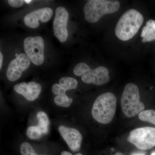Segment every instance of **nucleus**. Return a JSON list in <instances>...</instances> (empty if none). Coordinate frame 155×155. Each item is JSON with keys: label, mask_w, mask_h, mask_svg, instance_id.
Listing matches in <instances>:
<instances>
[{"label": "nucleus", "mask_w": 155, "mask_h": 155, "mask_svg": "<svg viewBox=\"0 0 155 155\" xmlns=\"http://www.w3.org/2000/svg\"><path fill=\"white\" fill-rule=\"evenodd\" d=\"M143 16L135 9H131L121 16L115 28V34L119 39L127 41L138 32L143 22Z\"/></svg>", "instance_id": "obj_1"}, {"label": "nucleus", "mask_w": 155, "mask_h": 155, "mask_svg": "<svg viewBox=\"0 0 155 155\" xmlns=\"http://www.w3.org/2000/svg\"><path fill=\"white\" fill-rule=\"evenodd\" d=\"M116 104L117 99L112 93L106 92L100 95L92 107V116L99 123L109 124L115 116Z\"/></svg>", "instance_id": "obj_2"}, {"label": "nucleus", "mask_w": 155, "mask_h": 155, "mask_svg": "<svg viewBox=\"0 0 155 155\" xmlns=\"http://www.w3.org/2000/svg\"><path fill=\"white\" fill-rule=\"evenodd\" d=\"M119 8L120 3L118 1L90 0L84 8V18L87 22L95 23L106 14L116 13Z\"/></svg>", "instance_id": "obj_3"}, {"label": "nucleus", "mask_w": 155, "mask_h": 155, "mask_svg": "<svg viewBox=\"0 0 155 155\" xmlns=\"http://www.w3.org/2000/svg\"><path fill=\"white\" fill-rule=\"evenodd\" d=\"M121 108L125 116L131 118L144 110L145 105L140 101L139 90L136 84H126L121 97Z\"/></svg>", "instance_id": "obj_4"}, {"label": "nucleus", "mask_w": 155, "mask_h": 155, "mask_svg": "<svg viewBox=\"0 0 155 155\" xmlns=\"http://www.w3.org/2000/svg\"><path fill=\"white\" fill-rule=\"evenodd\" d=\"M127 140L139 149L148 150L155 146V127H144L131 130Z\"/></svg>", "instance_id": "obj_5"}, {"label": "nucleus", "mask_w": 155, "mask_h": 155, "mask_svg": "<svg viewBox=\"0 0 155 155\" xmlns=\"http://www.w3.org/2000/svg\"><path fill=\"white\" fill-rule=\"evenodd\" d=\"M44 41L41 37H28L24 40L25 54L35 65L40 66L44 63Z\"/></svg>", "instance_id": "obj_6"}, {"label": "nucleus", "mask_w": 155, "mask_h": 155, "mask_svg": "<svg viewBox=\"0 0 155 155\" xmlns=\"http://www.w3.org/2000/svg\"><path fill=\"white\" fill-rule=\"evenodd\" d=\"M16 58L10 62L7 69V77L11 81H16L22 76L30 65V60L27 55L23 53L15 54Z\"/></svg>", "instance_id": "obj_7"}, {"label": "nucleus", "mask_w": 155, "mask_h": 155, "mask_svg": "<svg viewBox=\"0 0 155 155\" xmlns=\"http://www.w3.org/2000/svg\"><path fill=\"white\" fill-rule=\"evenodd\" d=\"M68 18L69 14L65 8L59 7L56 9L53 29L55 36L62 43L66 41L68 38L67 24Z\"/></svg>", "instance_id": "obj_8"}, {"label": "nucleus", "mask_w": 155, "mask_h": 155, "mask_svg": "<svg viewBox=\"0 0 155 155\" xmlns=\"http://www.w3.org/2000/svg\"><path fill=\"white\" fill-rule=\"evenodd\" d=\"M53 10L51 8H44L37 9L28 13L24 17V22L29 28H35L39 25V21L46 22L51 18Z\"/></svg>", "instance_id": "obj_9"}, {"label": "nucleus", "mask_w": 155, "mask_h": 155, "mask_svg": "<svg viewBox=\"0 0 155 155\" xmlns=\"http://www.w3.org/2000/svg\"><path fill=\"white\" fill-rule=\"evenodd\" d=\"M59 132L64 140L72 151L80 150L82 140V136L77 129L61 125L58 127Z\"/></svg>", "instance_id": "obj_10"}, {"label": "nucleus", "mask_w": 155, "mask_h": 155, "mask_svg": "<svg viewBox=\"0 0 155 155\" xmlns=\"http://www.w3.org/2000/svg\"><path fill=\"white\" fill-rule=\"evenodd\" d=\"M81 80L85 83L103 85L110 80L109 70L104 67H97L82 75Z\"/></svg>", "instance_id": "obj_11"}, {"label": "nucleus", "mask_w": 155, "mask_h": 155, "mask_svg": "<svg viewBox=\"0 0 155 155\" xmlns=\"http://www.w3.org/2000/svg\"><path fill=\"white\" fill-rule=\"evenodd\" d=\"M14 89L16 92L30 101H33L38 97L42 89L41 85L35 81H30L28 84L24 82L17 84Z\"/></svg>", "instance_id": "obj_12"}, {"label": "nucleus", "mask_w": 155, "mask_h": 155, "mask_svg": "<svg viewBox=\"0 0 155 155\" xmlns=\"http://www.w3.org/2000/svg\"><path fill=\"white\" fill-rule=\"evenodd\" d=\"M78 81L72 77L61 78L59 81V84H55L52 87V91L56 95L66 94L67 91L75 89L77 87Z\"/></svg>", "instance_id": "obj_13"}, {"label": "nucleus", "mask_w": 155, "mask_h": 155, "mask_svg": "<svg viewBox=\"0 0 155 155\" xmlns=\"http://www.w3.org/2000/svg\"><path fill=\"white\" fill-rule=\"evenodd\" d=\"M37 118L38 121L37 126L41 130L43 134H47L48 132L50 125L49 119L47 115L45 112L40 111L37 114Z\"/></svg>", "instance_id": "obj_14"}, {"label": "nucleus", "mask_w": 155, "mask_h": 155, "mask_svg": "<svg viewBox=\"0 0 155 155\" xmlns=\"http://www.w3.org/2000/svg\"><path fill=\"white\" fill-rule=\"evenodd\" d=\"M138 118L141 121L149 122L155 125V110H144L138 114Z\"/></svg>", "instance_id": "obj_15"}, {"label": "nucleus", "mask_w": 155, "mask_h": 155, "mask_svg": "<svg viewBox=\"0 0 155 155\" xmlns=\"http://www.w3.org/2000/svg\"><path fill=\"white\" fill-rule=\"evenodd\" d=\"M141 37L143 38L142 41L143 43L154 41L155 30L145 25L142 30Z\"/></svg>", "instance_id": "obj_16"}, {"label": "nucleus", "mask_w": 155, "mask_h": 155, "mask_svg": "<svg viewBox=\"0 0 155 155\" xmlns=\"http://www.w3.org/2000/svg\"><path fill=\"white\" fill-rule=\"evenodd\" d=\"M72 98H69L67 94L57 95L54 98V102L56 105L64 107H68L72 102Z\"/></svg>", "instance_id": "obj_17"}, {"label": "nucleus", "mask_w": 155, "mask_h": 155, "mask_svg": "<svg viewBox=\"0 0 155 155\" xmlns=\"http://www.w3.org/2000/svg\"><path fill=\"white\" fill-rule=\"evenodd\" d=\"M26 134L28 138L32 140L38 139L43 134L38 126H30L27 128Z\"/></svg>", "instance_id": "obj_18"}, {"label": "nucleus", "mask_w": 155, "mask_h": 155, "mask_svg": "<svg viewBox=\"0 0 155 155\" xmlns=\"http://www.w3.org/2000/svg\"><path fill=\"white\" fill-rule=\"evenodd\" d=\"M91 69L90 67L85 63H79L74 67L73 72L76 76H81L89 72Z\"/></svg>", "instance_id": "obj_19"}, {"label": "nucleus", "mask_w": 155, "mask_h": 155, "mask_svg": "<svg viewBox=\"0 0 155 155\" xmlns=\"http://www.w3.org/2000/svg\"><path fill=\"white\" fill-rule=\"evenodd\" d=\"M20 151L21 155H40L38 154L31 145L27 142H24L21 144Z\"/></svg>", "instance_id": "obj_20"}, {"label": "nucleus", "mask_w": 155, "mask_h": 155, "mask_svg": "<svg viewBox=\"0 0 155 155\" xmlns=\"http://www.w3.org/2000/svg\"><path fill=\"white\" fill-rule=\"evenodd\" d=\"M9 5L13 8H19L23 5L24 1L22 0H9L8 1Z\"/></svg>", "instance_id": "obj_21"}, {"label": "nucleus", "mask_w": 155, "mask_h": 155, "mask_svg": "<svg viewBox=\"0 0 155 155\" xmlns=\"http://www.w3.org/2000/svg\"><path fill=\"white\" fill-rule=\"evenodd\" d=\"M146 25L155 30V20L150 19L147 22Z\"/></svg>", "instance_id": "obj_22"}, {"label": "nucleus", "mask_w": 155, "mask_h": 155, "mask_svg": "<svg viewBox=\"0 0 155 155\" xmlns=\"http://www.w3.org/2000/svg\"><path fill=\"white\" fill-rule=\"evenodd\" d=\"M61 155H72V154L71 153L66 151H63V152L61 153ZM75 155H82V154L81 153H78Z\"/></svg>", "instance_id": "obj_23"}, {"label": "nucleus", "mask_w": 155, "mask_h": 155, "mask_svg": "<svg viewBox=\"0 0 155 155\" xmlns=\"http://www.w3.org/2000/svg\"><path fill=\"white\" fill-rule=\"evenodd\" d=\"M3 61V56L2 52H0V69H2Z\"/></svg>", "instance_id": "obj_24"}, {"label": "nucleus", "mask_w": 155, "mask_h": 155, "mask_svg": "<svg viewBox=\"0 0 155 155\" xmlns=\"http://www.w3.org/2000/svg\"><path fill=\"white\" fill-rule=\"evenodd\" d=\"M131 155H146L144 153H140V152H135L131 154Z\"/></svg>", "instance_id": "obj_25"}, {"label": "nucleus", "mask_w": 155, "mask_h": 155, "mask_svg": "<svg viewBox=\"0 0 155 155\" xmlns=\"http://www.w3.org/2000/svg\"><path fill=\"white\" fill-rule=\"evenodd\" d=\"M114 155H125L124 154L122 153L118 152L116 153Z\"/></svg>", "instance_id": "obj_26"}, {"label": "nucleus", "mask_w": 155, "mask_h": 155, "mask_svg": "<svg viewBox=\"0 0 155 155\" xmlns=\"http://www.w3.org/2000/svg\"><path fill=\"white\" fill-rule=\"evenodd\" d=\"M25 2L28 3V4H29V3L31 2V1H29V0H25Z\"/></svg>", "instance_id": "obj_27"}, {"label": "nucleus", "mask_w": 155, "mask_h": 155, "mask_svg": "<svg viewBox=\"0 0 155 155\" xmlns=\"http://www.w3.org/2000/svg\"><path fill=\"white\" fill-rule=\"evenodd\" d=\"M151 155H155V151H153L152 153L151 154Z\"/></svg>", "instance_id": "obj_28"}]
</instances>
